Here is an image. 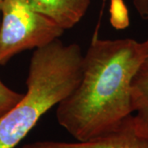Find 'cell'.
I'll return each mask as SVG.
<instances>
[{
  "instance_id": "1",
  "label": "cell",
  "mask_w": 148,
  "mask_h": 148,
  "mask_svg": "<svg viewBox=\"0 0 148 148\" xmlns=\"http://www.w3.org/2000/svg\"><path fill=\"white\" fill-rule=\"evenodd\" d=\"M143 58L133 39L95 38L83 54L79 83L56 110L58 123L77 141L112 132L133 114L131 82Z\"/></svg>"
},
{
  "instance_id": "2",
  "label": "cell",
  "mask_w": 148,
  "mask_h": 148,
  "mask_svg": "<svg viewBox=\"0 0 148 148\" xmlns=\"http://www.w3.org/2000/svg\"><path fill=\"white\" fill-rule=\"evenodd\" d=\"M80 46L59 39L36 49L30 60L27 90L21 100L0 117V148H15L40 119L75 89L82 77Z\"/></svg>"
},
{
  "instance_id": "3",
  "label": "cell",
  "mask_w": 148,
  "mask_h": 148,
  "mask_svg": "<svg viewBox=\"0 0 148 148\" xmlns=\"http://www.w3.org/2000/svg\"><path fill=\"white\" fill-rule=\"evenodd\" d=\"M64 29L22 0H3L0 8V65L22 51L49 45Z\"/></svg>"
},
{
  "instance_id": "4",
  "label": "cell",
  "mask_w": 148,
  "mask_h": 148,
  "mask_svg": "<svg viewBox=\"0 0 148 148\" xmlns=\"http://www.w3.org/2000/svg\"><path fill=\"white\" fill-rule=\"evenodd\" d=\"M15 148H148V136L137 128L132 114L114 131L86 141H37Z\"/></svg>"
},
{
  "instance_id": "5",
  "label": "cell",
  "mask_w": 148,
  "mask_h": 148,
  "mask_svg": "<svg viewBox=\"0 0 148 148\" xmlns=\"http://www.w3.org/2000/svg\"><path fill=\"white\" fill-rule=\"evenodd\" d=\"M32 9L64 30L75 27L86 15L90 0H22Z\"/></svg>"
},
{
  "instance_id": "6",
  "label": "cell",
  "mask_w": 148,
  "mask_h": 148,
  "mask_svg": "<svg viewBox=\"0 0 148 148\" xmlns=\"http://www.w3.org/2000/svg\"><path fill=\"white\" fill-rule=\"evenodd\" d=\"M143 44V58L131 82V99L136 127L148 136V39Z\"/></svg>"
},
{
  "instance_id": "7",
  "label": "cell",
  "mask_w": 148,
  "mask_h": 148,
  "mask_svg": "<svg viewBox=\"0 0 148 148\" xmlns=\"http://www.w3.org/2000/svg\"><path fill=\"white\" fill-rule=\"evenodd\" d=\"M24 94L16 92L0 79V117L4 115L21 101Z\"/></svg>"
},
{
  "instance_id": "8",
  "label": "cell",
  "mask_w": 148,
  "mask_h": 148,
  "mask_svg": "<svg viewBox=\"0 0 148 148\" xmlns=\"http://www.w3.org/2000/svg\"><path fill=\"white\" fill-rule=\"evenodd\" d=\"M132 3L139 16L148 20V0H132Z\"/></svg>"
},
{
  "instance_id": "9",
  "label": "cell",
  "mask_w": 148,
  "mask_h": 148,
  "mask_svg": "<svg viewBox=\"0 0 148 148\" xmlns=\"http://www.w3.org/2000/svg\"><path fill=\"white\" fill-rule=\"evenodd\" d=\"M2 2H3V0H0V8H1V4H2Z\"/></svg>"
}]
</instances>
